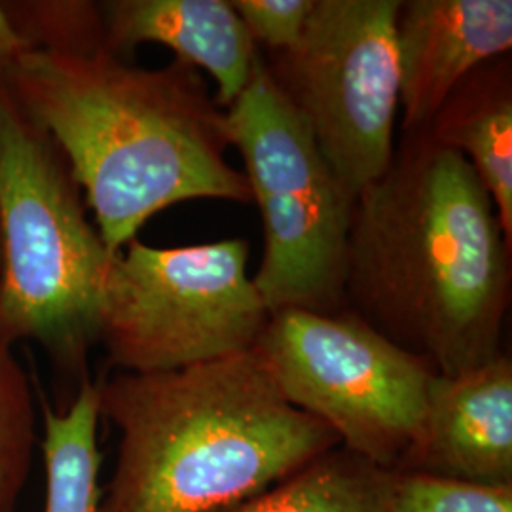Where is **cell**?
<instances>
[{"mask_svg":"<svg viewBox=\"0 0 512 512\" xmlns=\"http://www.w3.org/2000/svg\"><path fill=\"white\" fill-rule=\"evenodd\" d=\"M511 249L469 162L425 129L403 133L355 202L346 308L440 376H458L503 353Z\"/></svg>","mask_w":512,"mask_h":512,"instance_id":"cell-1","label":"cell"},{"mask_svg":"<svg viewBox=\"0 0 512 512\" xmlns=\"http://www.w3.org/2000/svg\"><path fill=\"white\" fill-rule=\"evenodd\" d=\"M0 80L65 158L114 255L177 203H253L245 175L226 160V112L181 59L145 69L109 50H31Z\"/></svg>","mask_w":512,"mask_h":512,"instance_id":"cell-2","label":"cell"},{"mask_svg":"<svg viewBox=\"0 0 512 512\" xmlns=\"http://www.w3.org/2000/svg\"><path fill=\"white\" fill-rule=\"evenodd\" d=\"M120 433L97 512H222L270 490L338 435L289 403L258 349L99 382Z\"/></svg>","mask_w":512,"mask_h":512,"instance_id":"cell-3","label":"cell"},{"mask_svg":"<svg viewBox=\"0 0 512 512\" xmlns=\"http://www.w3.org/2000/svg\"><path fill=\"white\" fill-rule=\"evenodd\" d=\"M0 340L35 342L67 376L88 380L116 255L88 217L52 139L0 80Z\"/></svg>","mask_w":512,"mask_h":512,"instance_id":"cell-4","label":"cell"},{"mask_svg":"<svg viewBox=\"0 0 512 512\" xmlns=\"http://www.w3.org/2000/svg\"><path fill=\"white\" fill-rule=\"evenodd\" d=\"M230 145L262 219L264 251L253 275L270 313L346 308V262L357 198L338 179L308 124L258 55L226 110Z\"/></svg>","mask_w":512,"mask_h":512,"instance_id":"cell-5","label":"cell"},{"mask_svg":"<svg viewBox=\"0 0 512 512\" xmlns=\"http://www.w3.org/2000/svg\"><path fill=\"white\" fill-rule=\"evenodd\" d=\"M249 243L152 247L131 239L110 268L99 344L120 372H160L255 348L272 313L247 275Z\"/></svg>","mask_w":512,"mask_h":512,"instance_id":"cell-6","label":"cell"},{"mask_svg":"<svg viewBox=\"0 0 512 512\" xmlns=\"http://www.w3.org/2000/svg\"><path fill=\"white\" fill-rule=\"evenodd\" d=\"M285 399L340 446L399 471L420 437L437 370L355 311H275L255 346Z\"/></svg>","mask_w":512,"mask_h":512,"instance_id":"cell-7","label":"cell"},{"mask_svg":"<svg viewBox=\"0 0 512 512\" xmlns=\"http://www.w3.org/2000/svg\"><path fill=\"white\" fill-rule=\"evenodd\" d=\"M401 0H315L293 48L266 61L338 179L357 198L395 154Z\"/></svg>","mask_w":512,"mask_h":512,"instance_id":"cell-8","label":"cell"},{"mask_svg":"<svg viewBox=\"0 0 512 512\" xmlns=\"http://www.w3.org/2000/svg\"><path fill=\"white\" fill-rule=\"evenodd\" d=\"M401 129L423 131L476 67L512 48L511 0H408L397 14Z\"/></svg>","mask_w":512,"mask_h":512,"instance_id":"cell-9","label":"cell"},{"mask_svg":"<svg viewBox=\"0 0 512 512\" xmlns=\"http://www.w3.org/2000/svg\"><path fill=\"white\" fill-rule=\"evenodd\" d=\"M397 473L512 484V359L437 374L421 433Z\"/></svg>","mask_w":512,"mask_h":512,"instance_id":"cell-10","label":"cell"},{"mask_svg":"<svg viewBox=\"0 0 512 512\" xmlns=\"http://www.w3.org/2000/svg\"><path fill=\"white\" fill-rule=\"evenodd\" d=\"M101 12L109 52L124 57L141 44L167 46L175 59L211 74L220 109L245 90L260 55L230 0H110Z\"/></svg>","mask_w":512,"mask_h":512,"instance_id":"cell-11","label":"cell"},{"mask_svg":"<svg viewBox=\"0 0 512 512\" xmlns=\"http://www.w3.org/2000/svg\"><path fill=\"white\" fill-rule=\"evenodd\" d=\"M440 147L461 154L494 200L512 247V63L495 57L465 76L425 129Z\"/></svg>","mask_w":512,"mask_h":512,"instance_id":"cell-12","label":"cell"},{"mask_svg":"<svg viewBox=\"0 0 512 512\" xmlns=\"http://www.w3.org/2000/svg\"><path fill=\"white\" fill-rule=\"evenodd\" d=\"M397 473L344 446L222 512H397Z\"/></svg>","mask_w":512,"mask_h":512,"instance_id":"cell-13","label":"cell"},{"mask_svg":"<svg viewBox=\"0 0 512 512\" xmlns=\"http://www.w3.org/2000/svg\"><path fill=\"white\" fill-rule=\"evenodd\" d=\"M44 512H97L101 503L97 444L99 382L86 380L63 412L44 406Z\"/></svg>","mask_w":512,"mask_h":512,"instance_id":"cell-14","label":"cell"},{"mask_svg":"<svg viewBox=\"0 0 512 512\" xmlns=\"http://www.w3.org/2000/svg\"><path fill=\"white\" fill-rule=\"evenodd\" d=\"M38 444L37 401L14 346L0 340V512H18Z\"/></svg>","mask_w":512,"mask_h":512,"instance_id":"cell-15","label":"cell"},{"mask_svg":"<svg viewBox=\"0 0 512 512\" xmlns=\"http://www.w3.org/2000/svg\"><path fill=\"white\" fill-rule=\"evenodd\" d=\"M4 8L33 50L52 54L107 50L101 2L25 0L4 2Z\"/></svg>","mask_w":512,"mask_h":512,"instance_id":"cell-16","label":"cell"},{"mask_svg":"<svg viewBox=\"0 0 512 512\" xmlns=\"http://www.w3.org/2000/svg\"><path fill=\"white\" fill-rule=\"evenodd\" d=\"M397 512H512V484L397 473Z\"/></svg>","mask_w":512,"mask_h":512,"instance_id":"cell-17","label":"cell"},{"mask_svg":"<svg viewBox=\"0 0 512 512\" xmlns=\"http://www.w3.org/2000/svg\"><path fill=\"white\" fill-rule=\"evenodd\" d=\"M256 46L272 54L293 48L310 18L315 0H230Z\"/></svg>","mask_w":512,"mask_h":512,"instance_id":"cell-18","label":"cell"},{"mask_svg":"<svg viewBox=\"0 0 512 512\" xmlns=\"http://www.w3.org/2000/svg\"><path fill=\"white\" fill-rule=\"evenodd\" d=\"M31 50L33 48L21 37L18 27L4 8V2H0V76L8 73Z\"/></svg>","mask_w":512,"mask_h":512,"instance_id":"cell-19","label":"cell"},{"mask_svg":"<svg viewBox=\"0 0 512 512\" xmlns=\"http://www.w3.org/2000/svg\"><path fill=\"white\" fill-rule=\"evenodd\" d=\"M0 277H2V238H0Z\"/></svg>","mask_w":512,"mask_h":512,"instance_id":"cell-20","label":"cell"}]
</instances>
